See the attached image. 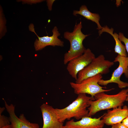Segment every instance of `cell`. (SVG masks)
Returning <instances> with one entry per match:
<instances>
[{
	"mask_svg": "<svg viewBox=\"0 0 128 128\" xmlns=\"http://www.w3.org/2000/svg\"><path fill=\"white\" fill-rule=\"evenodd\" d=\"M128 92V88L122 89L114 95H108L105 92L96 94L94 96L95 100H91L89 102L88 116L91 117L102 110L122 106L126 101Z\"/></svg>",
	"mask_w": 128,
	"mask_h": 128,
	"instance_id": "6da1fadb",
	"label": "cell"
},
{
	"mask_svg": "<svg viewBox=\"0 0 128 128\" xmlns=\"http://www.w3.org/2000/svg\"><path fill=\"white\" fill-rule=\"evenodd\" d=\"M93 100L92 97L85 93L78 95L76 99L67 107L62 109L55 110L59 121L63 123L66 119L74 118L78 120L88 116L89 111L87 108L90 106L89 102Z\"/></svg>",
	"mask_w": 128,
	"mask_h": 128,
	"instance_id": "7a4b0ae2",
	"label": "cell"
},
{
	"mask_svg": "<svg viewBox=\"0 0 128 128\" xmlns=\"http://www.w3.org/2000/svg\"><path fill=\"white\" fill-rule=\"evenodd\" d=\"M82 22L76 23L73 31H66L64 33V38L68 40L70 44L68 51L64 55V63L66 64L72 59L80 56L84 52L86 49L83 44L85 38L89 35H85L81 31Z\"/></svg>",
	"mask_w": 128,
	"mask_h": 128,
	"instance_id": "3957f363",
	"label": "cell"
},
{
	"mask_svg": "<svg viewBox=\"0 0 128 128\" xmlns=\"http://www.w3.org/2000/svg\"><path fill=\"white\" fill-rule=\"evenodd\" d=\"M114 64V61L105 59L104 56L101 55L95 58L87 66L78 73L75 83H79L84 79L99 74H106Z\"/></svg>",
	"mask_w": 128,
	"mask_h": 128,
	"instance_id": "277c9868",
	"label": "cell"
},
{
	"mask_svg": "<svg viewBox=\"0 0 128 128\" xmlns=\"http://www.w3.org/2000/svg\"><path fill=\"white\" fill-rule=\"evenodd\" d=\"M102 78V75L99 74L86 78L79 83L71 82L70 84L73 89L75 94L77 95L82 93L88 94L91 96L93 100L94 101V96L96 94L101 92L110 91L114 89L113 88L109 89H103L106 88L100 86L98 83Z\"/></svg>",
	"mask_w": 128,
	"mask_h": 128,
	"instance_id": "5b68a950",
	"label": "cell"
},
{
	"mask_svg": "<svg viewBox=\"0 0 128 128\" xmlns=\"http://www.w3.org/2000/svg\"><path fill=\"white\" fill-rule=\"evenodd\" d=\"M114 62H118L119 65L118 67L113 73L110 78L105 80H100L98 83L103 86L107 85L112 83L118 84L119 87L122 89L128 87V83L121 81L120 77L122 74L124 73L127 78H128V57L122 56L118 55L115 58Z\"/></svg>",
	"mask_w": 128,
	"mask_h": 128,
	"instance_id": "8992f818",
	"label": "cell"
},
{
	"mask_svg": "<svg viewBox=\"0 0 128 128\" xmlns=\"http://www.w3.org/2000/svg\"><path fill=\"white\" fill-rule=\"evenodd\" d=\"M96 58L89 48L86 49L82 55L70 61L67 67L69 74L76 80L78 73L87 66Z\"/></svg>",
	"mask_w": 128,
	"mask_h": 128,
	"instance_id": "52a82bcc",
	"label": "cell"
},
{
	"mask_svg": "<svg viewBox=\"0 0 128 128\" xmlns=\"http://www.w3.org/2000/svg\"><path fill=\"white\" fill-rule=\"evenodd\" d=\"M34 25L30 24L29 26L30 31L34 32L37 36L38 40L36 39L34 43V46L36 51L41 50L48 46H56L63 47L64 42L58 38L60 35V33L58 31L56 26L52 30L53 34L51 36H48L40 37L38 36L36 33Z\"/></svg>",
	"mask_w": 128,
	"mask_h": 128,
	"instance_id": "ba28073f",
	"label": "cell"
},
{
	"mask_svg": "<svg viewBox=\"0 0 128 128\" xmlns=\"http://www.w3.org/2000/svg\"><path fill=\"white\" fill-rule=\"evenodd\" d=\"M43 120L42 128H64L63 123L59 120L55 109L47 103L40 106Z\"/></svg>",
	"mask_w": 128,
	"mask_h": 128,
	"instance_id": "9c48e42d",
	"label": "cell"
},
{
	"mask_svg": "<svg viewBox=\"0 0 128 128\" xmlns=\"http://www.w3.org/2000/svg\"><path fill=\"white\" fill-rule=\"evenodd\" d=\"M3 99L5 107L9 114V119L12 128H40L38 124L30 123L27 119L23 114H21L18 117H17L15 113V106L12 104L8 105Z\"/></svg>",
	"mask_w": 128,
	"mask_h": 128,
	"instance_id": "30bf717a",
	"label": "cell"
},
{
	"mask_svg": "<svg viewBox=\"0 0 128 128\" xmlns=\"http://www.w3.org/2000/svg\"><path fill=\"white\" fill-rule=\"evenodd\" d=\"M103 115L98 118L86 117L77 121L72 119L66 122L64 128H103L105 123L101 119Z\"/></svg>",
	"mask_w": 128,
	"mask_h": 128,
	"instance_id": "8fae6325",
	"label": "cell"
},
{
	"mask_svg": "<svg viewBox=\"0 0 128 128\" xmlns=\"http://www.w3.org/2000/svg\"><path fill=\"white\" fill-rule=\"evenodd\" d=\"M119 106L113 109L112 110H108L107 113L104 114L102 118L105 124L107 125L112 126L121 123L128 116V107L125 105L123 108Z\"/></svg>",
	"mask_w": 128,
	"mask_h": 128,
	"instance_id": "7c38bea8",
	"label": "cell"
},
{
	"mask_svg": "<svg viewBox=\"0 0 128 128\" xmlns=\"http://www.w3.org/2000/svg\"><path fill=\"white\" fill-rule=\"evenodd\" d=\"M114 30L112 28L110 29L107 26H106L102 27V29L99 31L98 32L99 35L104 32L110 34L113 37L115 42L114 49L115 52L122 56L127 57L128 55L126 52L125 46L123 45L119 40V34L116 33H113Z\"/></svg>",
	"mask_w": 128,
	"mask_h": 128,
	"instance_id": "4fadbf2b",
	"label": "cell"
},
{
	"mask_svg": "<svg viewBox=\"0 0 128 128\" xmlns=\"http://www.w3.org/2000/svg\"><path fill=\"white\" fill-rule=\"evenodd\" d=\"M73 14L75 16L77 14L82 15L87 19L90 20L95 22L97 25V29L99 30L102 28L99 21L100 17L99 14L93 13L90 11L88 9L87 6L85 5H82L80 7L79 10H74Z\"/></svg>",
	"mask_w": 128,
	"mask_h": 128,
	"instance_id": "5bb4252c",
	"label": "cell"
},
{
	"mask_svg": "<svg viewBox=\"0 0 128 128\" xmlns=\"http://www.w3.org/2000/svg\"><path fill=\"white\" fill-rule=\"evenodd\" d=\"M2 9L0 7V37L1 38L3 36L6 32V29H5V18L3 16Z\"/></svg>",
	"mask_w": 128,
	"mask_h": 128,
	"instance_id": "9a60e30c",
	"label": "cell"
},
{
	"mask_svg": "<svg viewBox=\"0 0 128 128\" xmlns=\"http://www.w3.org/2000/svg\"><path fill=\"white\" fill-rule=\"evenodd\" d=\"M2 113L0 112V128L9 125L10 123L9 118L2 115Z\"/></svg>",
	"mask_w": 128,
	"mask_h": 128,
	"instance_id": "2e32d148",
	"label": "cell"
},
{
	"mask_svg": "<svg viewBox=\"0 0 128 128\" xmlns=\"http://www.w3.org/2000/svg\"><path fill=\"white\" fill-rule=\"evenodd\" d=\"M119 40L124 43L126 50L127 51L128 55V38L124 36L123 33L121 32L119 33Z\"/></svg>",
	"mask_w": 128,
	"mask_h": 128,
	"instance_id": "e0dca14e",
	"label": "cell"
},
{
	"mask_svg": "<svg viewBox=\"0 0 128 128\" xmlns=\"http://www.w3.org/2000/svg\"><path fill=\"white\" fill-rule=\"evenodd\" d=\"M111 128H128L122 123H120L112 126Z\"/></svg>",
	"mask_w": 128,
	"mask_h": 128,
	"instance_id": "ac0fdd59",
	"label": "cell"
},
{
	"mask_svg": "<svg viewBox=\"0 0 128 128\" xmlns=\"http://www.w3.org/2000/svg\"><path fill=\"white\" fill-rule=\"evenodd\" d=\"M122 123L128 128V116L124 119Z\"/></svg>",
	"mask_w": 128,
	"mask_h": 128,
	"instance_id": "d6986e66",
	"label": "cell"
},
{
	"mask_svg": "<svg viewBox=\"0 0 128 128\" xmlns=\"http://www.w3.org/2000/svg\"><path fill=\"white\" fill-rule=\"evenodd\" d=\"M1 128H12V127L11 124H9Z\"/></svg>",
	"mask_w": 128,
	"mask_h": 128,
	"instance_id": "ffe728a7",
	"label": "cell"
},
{
	"mask_svg": "<svg viewBox=\"0 0 128 128\" xmlns=\"http://www.w3.org/2000/svg\"><path fill=\"white\" fill-rule=\"evenodd\" d=\"M126 101H128V92L127 94V96L126 98Z\"/></svg>",
	"mask_w": 128,
	"mask_h": 128,
	"instance_id": "44dd1931",
	"label": "cell"
}]
</instances>
